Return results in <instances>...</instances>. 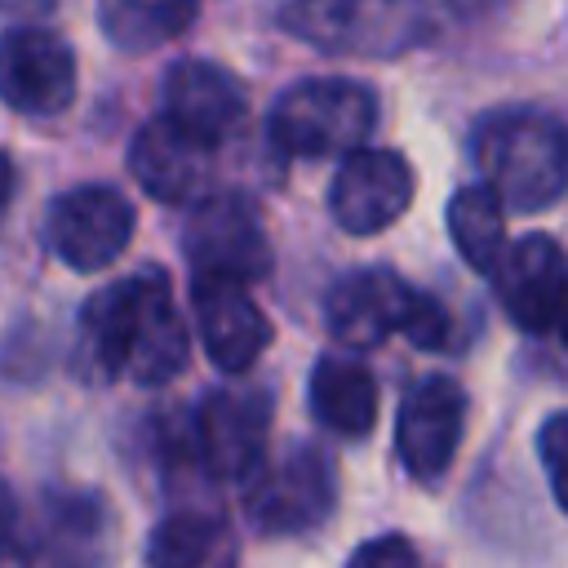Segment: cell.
Wrapping results in <instances>:
<instances>
[{"mask_svg": "<svg viewBox=\"0 0 568 568\" xmlns=\"http://www.w3.org/2000/svg\"><path fill=\"white\" fill-rule=\"evenodd\" d=\"M213 155H217L213 142L186 133L169 115H155V120H146L138 129L133 151H129V169H133L138 186L151 200H160V204H186V200H204L209 195Z\"/></svg>", "mask_w": 568, "mask_h": 568, "instance_id": "12", "label": "cell"}, {"mask_svg": "<svg viewBox=\"0 0 568 568\" xmlns=\"http://www.w3.org/2000/svg\"><path fill=\"white\" fill-rule=\"evenodd\" d=\"M537 453H541V466L550 475V493L568 515V413H555V417L541 422Z\"/></svg>", "mask_w": 568, "mask_h": 568, "instance_id": "23", "label": "cell"}, {"mask_svg": "<svg viewBox=\"0 0 568 568\" xmlns=\"http://www.w3.org/2000/svg\"><path fill=\"white\" fill-rule=\"evenodd\" d=\"M53 0H0V9H13V13H44Z\"/></svg>", "mask_w": 568, "mask_h": 568, "instance_id": "26", "label": "cell"}, {"mask_svg": "<svg viewBox=\"0 0 568 568\" xmlns=\"http://www.w3.org/2000/svg\"><path fill=\"white\" fill-rule=\"evenodd\" d=\"M36 528L22 515L18 497L0 484V568H36Z\"/></svg>", "mask_w": 568, "mask_h": 568, "instance_id": "22", "label": "cell"}, {"mask_svg": "<svg viewBox=\"0 0 568 568\" xmlns=\"http://www.w3.org/2000/svg\"><path fill=\"white\" fill-rule=\"evenodd\" d=\"M413 191H417V178L399 151L359 146L333 173L328 213L351 235H377L404 217V209L413 204Z\"/></svg>", "mask_w": 568, "mask_h": 568, "instance_id": "8", "label": "cell"}, {"mask_svg": "<svg viewBox=\"0 0 568 568\" xmlns=\"http://www.w3.org/2000/svg\"><path fill=\"white\" fill-rule=\"evenodd\" d=\"M200 13V0H98L102 36L124 53L173 44Z\"/></svg>", "mask_w": 568, "mask_h": 568, "instance_id": "19", "label": "cell"}, {"mask_svg": "<svg viewBox=\"0 0 568 568\" xmlns=\"http://www.w3.org/2000/svg\"><path fill=\"white\" fill-rule=\"evenodd\" d=\"M44 231H49V248L58 253V262L89 275V271L111 266L129 248L133 204L106 182L71 186L67 195L53 200Z\"/></svg>", "mask_w": 568, "mask_h": 568, "instance_id": "7", "label": "cell"}, {"mask_svg": "<svg viewBox=\"0 0 568 568\" xmlns=\"http://www.w3.org/2000/svg\"><path fill=\"white\" fill-rule=\"evenodd\" d=\"M186 257L195 275L257 284L271 275V240L257 209L240 191L204 195L186 222Z\"/></svg>", "mask_w": 568, "mask_h": 568, "instance_id": "6", "label": "cell"}, {"mask_svg": "<svg viewBox=\"0 0 568 568\" xmlns=\"http://www.w3.org/2000/svg\"><path fill=\"white\" fill-rule=\"evenodd\" d=\"M80 346L93 373H129L142 386L173 382L191 355L186 324L160 271H138L93 293L80 311Z\"/></svg>", "mask_w": 568, "mask_h": 568, "instance_id": "1", "label": "cell"}, {"mask_svg": "<svg viewBox=\"0 0 568 568\" xmlns=\"http://www.w3.org/2000/svg\"><path fill=\"white\" fill-rule=\"evenodd\" d=\"M462 430H466V390L444 373L422 377L404 395L399 422H395V444H399L404 470L422 484L439 479L457 457Z\"/></svg>", "mask_w": 568, "mask_h": 568, "instance_id": "11", "label": "cell"}, {"mask_svg": "<svg viewBox=\"0 0 568 568\" xmlns=\"http://www.w3.org/2000/svg\"><path fill=\"white\" fill-rule=\"evenodd\" d=\"M475 160L506 209H550L568 191V124L537 106L488 111L475 129Z\"/></svg>", "mask_w": 568, "mask_h": 568, "instance_id": "3", "label": "cell"}, {"mask_svg": "<svg viewBox=\"0 0 568 568\" xmlns=\"http://www.w3.org/2000/svg\"><path fill=\"white\" fill-rule=\"evenodd\" d=\"M453 0H288L280 27L311 49L399 58L448 31Z\"/></svg>", "mask_w": 568, "mask_h": 568, "instance_id": "2", "label": "cell"}, {"mask_svg": "<svg viewBox=\"0 0 568 568\" xmlns=\"http://www.w3.org/2000/svg\"><path fill=\"white\" fill-rule=\"evenodd\" d=\"M555 333H559V342L568 346V297H564V311H559V324H555Z\"/></svg>", "mask_w": 568, "mask_h": 568, "instance_id": "27", "label": "cell"}, {"mask_svg": "<svg viewBox=\"0 0 568 568\" xmlns=\"http://www.w3.org/2000/svg\"><path fill=\"white\" fill-rule=\"evenodd\" d=\"M324 320L346 346H382L390 333L408 337L422 351H439L448 342V311L430 293L382 266L337 280L328 288Z\"/></svg>", "mask_w": 568, "mask_h": 568, "instance_id": "4", "label": "cell"}, {"mask_svg": "<svg viewBox=\"0 0 568 568\" xmlns=\"http://www.w3.org/2000/svg\"><path fill=\"white\" fill-rule=\"evenodd\" d=\"M191 302H195V324H200L204 355H209L222 373H244V368H253V359H257V355L266 351V342H271V320H266L262 306L248 297V284L195 275V280H191Z\"/></svg>", "mask_w": 568, "mask_h": 568, "instance_id": "14", "label": "cell"}, {"mask_svg": "<svg viewBox=\"0 0 568 568\" xmlns=\"http://www.w3.org/2000/svg\"><path fill=\"white\" fill-rule=\"evenodd\" d=\"M271 399L262 390H209L195 408V453L213 479H257L266 462Z\"/></svg>", "mask_w": 568, "mask_h": 568, "instance_id": "9", "label": "cell"}, {"mask_svg": "<svg viewBox=\"0 0 568 568\" xmlns=\"http://www.w3.org/2000/svg\"><path fill=\"white\" fill-rule=\"evenodd\" d=\"M115 541L111 506L98 493H53L36 528V555L44 568H106Z\"/></svg>", "mask_w": 568, "mask_h": 568, "instance_id": "17", "label": "cell"}, {"mask_svg": "<svg viewBox=\"0 0 568 568\" xmlns=\"http://www.w3.org/2000/svg\"><path fill=\"white\" fill-rule=\"evenodd\" d=\"M328 510H333V470L315 448H293L288 457L266 466L248 493V515L257 519L262 532H302L315 528Z\"/></svg>", "mask_w": 568, "mask_h": 568, "instance_id": "15", "label": "cell"}, {"mask_svg": "<svg viewBox=\"0 0 568 568\" xmlns=\"http://www.w3.org/2000/svg\"><path fill=\"white\" fill-rule=\"evenodd\" d=\"M377 124V98L346 75H311L288 84L271 106V142L280 155H351Z\"/></svg>", "mask_w": 568, "mask_h": 568, "instance_id": "5", "label": "cell"}, {"mask_svg": "<svg viewBox=\"0 0 568 568\" xmlns=\"http://www.w3.org/2000/svg\"><path fill=\"white\" fill-rule=\"evenodd\" d=\"M75 98V53L58 31L13 27L0 36V102L18 115H58Z\"/></svg>", "mask_w": 568, "mask_h": 568, "instance_id": "10", "label": "cell"}, {"mask_svg": "<svg viewBox=\"0 0 568 568\" xmlns=\"http://www.w3.org/2000/svg\"><path fill=\"white\" fill-rule=\"evenodd\" d=\"M164 115L173 124H182L186 133L217 146L244 124L248 93L226 67L186 58V62H173L164 75Z\"/></svg>", "mask_w": 568, "mask_h": 568, "instance_id": "16", "label": "cell"}, {"mask_svg": "<svg viewBox=\"0 0 568 568\" xmlns=\"http://www.w3.org/2000/svg\"><path fill=\"white\" fill-rule=\"evenodd\" d=\"M346 568H422V564H417V550H413V541H408V537L386 532V537L364 541V546L351 555V564H346Z\"/></svg>", "mask_w": 568, "mask_h": 568, "instance_id": "24", "label": "cell"}, {"mask_svg": "<svg viewBox=\"0 0 568 568\" xmlns=\"http://www.w3.org/2000/svg\"><path fill=\"white\" fill-rule=\"evenodd\" d=\"M311 413L333 435L364 439L373 430V422H377V382H373V373L364 364H355V359H342V355L315 359Z\"/></svg>", "mask_w": 568, "mask_h": 568, "instance_id": "18", "label": "cell"}, {"mask_svg": "<svg viewBox=\"0 0 568 568\" xmlns=\"http://www.w3.org/2000/svg\"><path fill=\"white\" fill-rule=\"evenodd\" d=\"M222 546V519L209 510H173L151 528L146 568H204Z\"/></svg>", "mask_w": 568, "mask_h": 568, "instance_id": "21", "label": "cell"}, {"mask_svg": "<svg viewBox=\"0 0 568 568\" xmlns=\"http://www.w3.org/2000/svg\"><path fill=\"white\" fill-rule=\"evenodd\" d=\"M493 288L524 333H555L568 297V257L550 235H524L493 271Z\"/></svg>", "mask_w": 568, "mask_h": 568, "instance_id": "13", "label": "cell"}, {"mask_svg": "<svg viewBox=\"0 0 568 568\" xmlns=\"http://www.w3.org/2000/svg\"><path fill=\"white\" fill-rule=\"evenodd\" d=\"M448 235L453 248L462 253V262L475 275H488L501 266L506 257V204L488 191V186H462L448 200Z\"/></svg>", "mask_w": 568, "mask_h": 568, "instance_id": "20", "label": "cell"}, {"mask_svg": "<svg viewBox=\"0 0 568 568\" xmlns=\"http://www.w3.org/2000/svg\"><path fill=\"white\" fill-rule=\"evenodd\" d=\"M9 200H13V164H9V155L0 151V217H4Z\"/></svg>", "mask_w": 568, "mask_h": 568, "instance_id": "25", "label": "cell"}]
</instances>
